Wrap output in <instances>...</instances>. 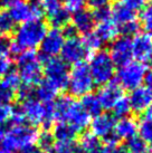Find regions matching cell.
Listing matches in <instances>:
<instances>
[{"label":"cell","mask_w":152,"mask_h":153,"mask_svg":"<svg viewBox=\"0 0 152 153\" xmlns=\"http://www.w3.org/2000/svg\"><path fill=\"white\" fill-rule=\"evenodd\" d=\"M47 33L46 22L42 19H33L22 22L13 31L10 42V54L18 55L22 51L36 49Z\"/></svg>","instance_id":"1"},{"label":"cell","mask_w":152,"mask_h":153,"mask_svg":"<svg viewBox=\"0 0 152 153\" xmlns=\"http://www.w3.org/2000/svg\"><path fill=\"white\" fill-rule=\"evenodd\" d=\"M53 108L55 121L67 123L78 133L89 126L92 119L82 107L80 101H76L73 96L56 98L53 102Z\"/></svg>","instance_id":"2"},{"label":"cell","mask_w":152,"mask_h":153,"mask_svg":"<svg viewBox=\"0 0 152 153\" xmlns=\"http://www.w3.org/2000/svg\"><path fill=\"white\" fill-rule=\"evenodd\" d=\"M37 128L30 124H11L7 128L1 144V149L10 152L25 151L28 148L35 145L38 137Z\"/></svg>","instance_id":"3"},{"label":"cell","mask_w":152,"mask_h":153,"mask_svg":"<svg viewBox=\"0 0 152 153\" xmlns=\"http://www.w3.org/2000/svg\"><path fill=\"white\" fill-rule=\"evenodd\" d=\"M17 73L24 85L36 86L42 79V64L35 49L22 51L16 57Z\"/></svg>","instance_id":"4"},{"label":"cell","mask_w":152,"mask_h":153,"mask_svg":"<svg viewBox=\"0 0 152 153\" xmlns=\"http://www.w3.org/2000/svg\"><path fill=\"white\" fill-rule=\"evenodd\" d=\"M25 117L30 125H40L44 130H48L55 122L53 103H42L35 97L26 100L19 105Z\"/></svg>","instance_id":"5"},{"label":"cell","mask_w":152,"mask_h":153,"mask_svg":"<svg viewBox=\"0 0 152 153\" xmlns=\"http://www.w3.org/2000/svg\"><path fill=\"white\" fill-rule=\"evenodd\" d=\"M87 67L94 84L103 86L113 79L116 66L111 58L109 51H97L89 57Z\"/></svg>","instance_id":"6"},{"label":"cell","mask_w":152,"mask_h":153,"mask_svg":"<svg viewBox=\"0 0 152 153\" xmlns=\"http://www.w3.org/2000/svg\"><path fill=\"white\" fill-rule=\"evenodd\" d=\"M94 86L95 84L87 65L84 63L74 65L68 74L66 87L73 97H83L86 94L92 93Z\"/></svg>","instance_id":"7"},{"label":"cell","mask_w":152,"mask_h":153,"mask_svg":"<svg viewBox=\"0 0 152 153\" xmlns=\"http://www.w3.org/2000/svg\"><path fill=\"white\" fill-rule=\"evenodd\" d=\"M148 73L147 64L140 63L138 60H131L123 66H120L118 71V84L123 89L133 91L142 86Z\"/></svg>","instance_id":"8"},{"label":"cell","mask_w":152,"mask_h":153,"mask_svg":"<svg viewBox=\"0 0 152 153\" xmlns=\"http://www.w3.org/2000/svg\"><path fill=\"white\" fill-rule=\"evenodd\" d=\"M42 74L45 75V79L51 83L57 91H64L67 87L68 81V65L62 58L51 57L42 60Z\"/></svg>","instance_id":"9"},{"label":"cell","mask_w":152,"mask_h":153,"mask_svg":"<svg viewBox=\"0 0 152 153\" xmlns=\"http://www.w3.org/2000/svg\"><path fill=\"white\" fill-rule=\"evenodd\" d=\"M8 13L16 24L42 19L44 11L39 0H16L8 8Z\"/></svg>","instance_id":"10"},{"label":"cell","mask_w":152,"mask_h":153,"mask_svg":"<svg viewBox=\"0 0 152 153\" xmlns=\"http://www.w3.org/2000/svg\"><path fill=\"white\" fill-rule=\"evenodd\" d=\"M115 123H116V119L112 114L101 113L91 120L89 133H92L100 141H104L105 143L118 142L114 134Z\"/></svg>","instance_id":"11"},{"label":"cell","mask_w":152,"mask_h":153,"mask_svg":"<svg viewBox=\"0 0 152 153\" xmlns=\"http://www.w3.org/2000/svg\"><path fill=\"white\" fill-rule=\"evenodd\" d=\"M60 56L66 64L74 66L82 64L89 56V53L85 48L82 38H78L77 36H72L65 39L63 48L60 51Z\"/></svg>","instance_id":"12"},{"label":"cell","mask_w":152,"mask_h":153,"mask_svg":"<svg viewBox=\"0 0 152 153\" xmlns=\"http://www.w3.org/2000/svg\"><path fill=\"white\" fill-rule=\"evenodd\" d=\"M64 42H65V36L60 29L53 28L51 30H47L45 37L39 45L40 54H38V55H39L40 62L46 58L57 57V55L60 54Z\"/></svg>","instance_id":"13"},{"label":"cell","mask_w":152,"mask_h":153,"mask_svg":"<svg viewBox=\"0 0 152 153\" xmlns=\"http://www.w3.org/2000/svg\"><path fill=\"white\" fill-rule=\"evenodd\" d=\"M109 54L115 66H118V67L131 62L133 58L131 39L127 36H122V37H118L116 39H114L111 44Z\"/></svg>","instance_id":"14"},{"label":"cell","mask_w":152,"mask_h":153,"mask_svg":"<svg viewBox=\"0 0 152 153\" xmlns=\"http://www.w3.org/2000/svg\"><path fill=\"white\" fill-rule=\"evenodd\" d=\"M132 56L140 63L147 64L152 60V36L138 33L131 39Z\"/></svg>","instance_id":"15"},{"label":"cell","mask_w":152,"mask_h":153,"mask_svg":"<svg viewBox=\"0 0 152 153\" xmlns=\"http://www.w3.org/2000/svg\"><path fill=\"white\" fill-rule=\"evenodd\" d=\"M96 96L103 110H112L115 103L124 95L123 88L118 85V82L111 81L98 89Z\"/></svg>","instance_id":"16"},{"label":"cell","mask_w":152,"mask_h":153,"mask_svg":"<svg viewBox=\"0 0 152 153\" xmlns=\"http://www.w3.org/2000/svg\"><path fill=\"white\" fill-rule=\"evenodd\" d=\"M127 100L131 111L136 114H141L152 105V92L147 86H139L131 91Z\"/></svg>","instance_id":"17"},{"label":"cell","mask_w":152,"mask_h":153,"mask_svg":"<svg viewBox=\"0 0 152 153\" xmlns=\"http://www.w3.org/2000/svg\"><path fill=\"white\" fill-rule=\"evenodd\" d=\"M114 134L116 140L129 141L138 136V122L132 116H125L118 119L115 123Z\"/></svg>","instance_id":"18"},{"label":"cell","mask_w":152,"mask_h":153,"mask_svg":"<svg viewBox=\"0 0 152 153\" xmlns=\"http://www.w3.org/2000/svg\"><path fill=\"white\" fill-rule=\"evenodd\" d=\"M111 13V18L113 20L116 26L120 28H122L124 26H127V24H131L133 22H136V15L135 11L130 9L127 6L123 4L122 1H118L112 6V8L110 9Z\"/></svg>","instance_id":"19"},{"label":"cell","mask_w":152,"mask_h":153,"mask_svg":"<svg viewBox=\"0 0 152 153\" xmlns=\"http://www.w3.org/2000/svg\"><path fill=\"white\" fill-rule=\"evenodd\" d=\"M96 28H95V34L97 37L101 39V42L104 43H112L114 39H116L120 34V29L116 26V24L112 20V18L107 17L101 20H97Z\"/></svg>","instance_id":"20"},{"label":"cell","mask_w":152,"mask_h":153,"mask_svg":"<svg viewBox=\"0 0 152 153\" xmlns=\"http://www.w3.org/2000/svg\"><path fill=\"white\" fill-rule=\"evenodd\" d=\"M73 28L75 29L76 33H82V34H87L92 31L94 25H95V19L92 13L89 10H80L78 13H74L73 16Z\"/></svg>","instance_id":"21"},{"label":"cell","mask_w":152,"mask_h":153,"mask_svg":"<svg viewBox=\"0 0 152 153\" xmlns=\"http://www.w3.org/2000/svg\"><path fill=\"white\" fill-rule=\"evenodd\" d=\"M58 91L48 83L46 79H42V82L34 86V97L42 103H53L57 97Z\"/></svg>","instance_id":"22"},{"label":"cell","mask_w":152,"mask_h":153,"mask_svg":"<svg viewBox=\"0 0 152 153\" xmlns=\"http://www.w3.org/2000/svg\"><path fill=\"white\" fill-rule=\"evenodd\" d=\"M77 134L78 132L64 122H57L51 131V135L55 142H72V141H75Z\"/></svg>","instance_id":"23"},{"label":"cell","mask_w":152,"mask_h":153,"mask_svg":"<svg viewBox=\"0 0 152 153\" xmlns=\"http://www.w3.org/2000/svg\"><path fill=\"white\" fill-rule=\"evenodd\" d=\"M78 146L82 153H102L104 144L92 133H84L80 140Z\"/></svg>","instance_id":"24"},{"label":"cell","mask_w":152,"mask_h":153,"mask_svg":"<svg viewBox=\"0 0 152 153\" xmlns=\"http://www.w3.org/2000/svg\"><path fill=\"white\" fill-rule=\"evenodd\" d=\"M80 103L85 112L89 115L91 119H93L94 116H96V115L101 114L102 111H103L101 104L97 100V96L92 93L86 94L83 97H80Z\"/></svg>","instance_id":"25"},{"label":"cell","mask_w":152,"mask_h":153,"mask_svg":"<svg viewBox=\"0 0 152 153\" xmlns=\"http://www.w3.org/2000/svg\"><path fill=\"white\" fill-rule=\"evenodd\" d=\"M138 134L145 144L152 145V116L143 114L138 123Z\"/></svg>","instance_id":"26"},{"label":"cell","mask_w":152,"mask_h":153,"mask_svg":"<svg viewBox=\"0 0 152 153\" xmlns=\"http://www.w3.org/2000/svg\"><path fill=\"white\" fill-rule=\"evenodd\" d=\"M47 18H48V22H49L51 26L55 29H60V28L67 27L71 22V19H72L71 13L64 7H62L58 11H56L55 13H53Z\"/></svg>","instance_id":"27"},{"label":"cell","mask_w":152,"mask_h":153,"mask_svg":"<svg viewBox=\"0 0 152 153\" xmlns=\"http://www.w3.org/2000/svg\"><path fill=\"white\" fill-rule=\"evenodd\" d=\"M16 29V22L10 17L8 11L1 10L0 11V37L8 38L10 35L13 34Z\"/></svg>","instance_id":"28"},{"label":"cell","mask_w":152,"mask_h":153,"mask_svg":"<svg viewBox=\"0 0 152 153\" xmlns=\"http://www.w3.org/2000/svg\"><path fill=\"white\" fill-rule=\"evenodd\" d=\"M47 153H82L78 143L72 142H55Z\"/></svg>","instance_id":"29"},{"label":"cell","mask_w":152,"mask_h":153,"mask_svg":"<svg viewBox=\"0 0 152 153\" xmlns=\"http://www.w3.org/2000/svg\"><path fill=\"white\" fill-rule=\"evenodd\" d=\"M140 18H141V25L143 27L145 34L152 36V0L144 4Z\"/></svg>","instance_id":"30"},{"label":"cell","mask_w":152,"mask_h":153,"mask_svg":"<svg viewBox=\"0 0 152 153\" xmlns=\"http://www.w3.org/2000/svg\"><path fill=\"white\" fill-rule=\"evenodd\" d=\"M82 42H83L85 48L87 49L89 54L100 51L102 45H103L101 39L97 37V35L94 31H89L87 34H84L83 38H82Z\"/></svg>","instance_id":"31"},{"label":"cell","mask_w":152,"mask_h":153,"mask_svg":"<svg viewBox=\"0 0 152 153\" xmlns=\"http://www.w3.org/2000/svg\"><path fill=\"white\" fill-rule=\"evenodd\" d=\"M113 111V116L115 119H122L125 116H129L131 113V107H130V103L127 96H122L115 103V105L112 107Z\"/></svg>","instance_id":"32"},{"label":"cell","mask_w":152,"mask_h":153,"mask_svg":"<svg viewBox=\"0 0 152 153\" xmlns=\"http://www.w3.org/2000/svg\"><path fill=\"white\" fill-rule=\"evenodd\" d=\"M54 143H55V140L51 135V132H49L48 130H44L40 133H38L36 144H37L39 149H42L45 153H47L51 149Z\"/></svg>","instance_id":"33"},{"label":"cell","mask_w":152,"mask_h":153,"mask_svg":"<svg viewBox=\"0 0 152 153\" xmlns=\"http://www.w3.org/2000/svg\"><path fill=\"white\" fill-rule=\"evenodd\" d=\"M125 148H127L129 153H148L149 152L148 145L145 144L139 136H135V137H133L131 140L127 141Z\"/></svg>","instance_id":"34"},{"label":"cell","mask_w":152,"mask_h":153,"mask_svg":"<svg viewBox=\"0 0 152 153\" xmlns=\"http://www.w3.org/2000/svg\"><path fill=\"white\" fill-rule=\"evenodd\" d=\"M39 4L42 6L44 13H46L47 17L58 11L63 7L62 0H39Z\"/></svg>","instance_id":"35"},{"label":"cell","mask_w":152,"mask_h":153,"mask_svg":"<svg viewBox=\"0 0 152 153\" xmlns=\"http://www.w3.org/2000/svg\"><path fill=\"white\" fill-rule=\"evenodd\" d=\"M16 96V91L13 89L8 84H6L2 79L0 81V103L10 104Z\"/></svg>","instance_id":"36"},{"label":"cell","mask_w":152,"mask_h":153,"mask_svg":"<svg viewBox=\"0 0 152 153\" xmlns=\"http://www.w3.org/2000/svg\"><path fill=\"white\" fill-rule=\"evenodd\" d=\"M87 4V0H63V7L69 13H76L83 10Z\"/></svg>","instance_id":"37"},{"label":"cell","mask_w":152,"mask_h":153,"mask_svg":"<svg viewBox=\"0 0 152 153\" xmlns=\"http://www.w3.org/2000/svg\"><path fill=\"white\" fill-rule=\"evenodd\" d=\"M13 106L7 103H0V124H7L11 119Z\"/></svg>","instance_id":"38"},{"label":"cell","mask_w":152,"mask_h":153,"mask_svg":"<svg viewBox=\"0 0 152 153\" xmlns=\"http://www.w3.org/2000/svg\"><path fill=\"white\" fill-rule=\"evenodd\" d=\"M13 63L9 58V56L0 57V77H4L7 74L13 71Z\"/></svg>","instance_id":"39"},{"label":"cell","mask_w":152,"mask_h":153,"mask_svg":"<svg viewBox=\"0 0 152 153\" xmlns=\"http://www.w3.org/2000/svg\"><path fill=\"white\" fill-rule=\"evenodd\" d=\"M102 153H129V152H127V148L124 145L118 144V142H114V143H105Z\"/></svg>","instance_id":"40"},{"label":"cell","mask_w":152,"mask_h":153,"mask_svg":"<svg viewBox=\"0 0 152 153\" xmlns=\"http://www.w3.org/2000/svg\"><path fill=\"white\" fill-rule=\"evenodd\" d=\"M139 22H138V20L136 22H131V24H127V26H124V27H122V28H120V31L121 33H123L124 34V36H127V37H129V36H134L135 34H138V31H139Z\"/></svg>","instance_id":"41"},{"label":"cell","mask_w":152,"mask_h":153,"mask_svg":"<svg viewBox=\"0 0 152 153\" xmlns=\"http://www.w3.org/2000/svg\"><path fill=\"white\" fill-rule=\"evenodd\" d=\"M112 0H87V4L94 11L100 10V9L109 8Z\"/></svg>","instance_id":"42"},{"label":"cell","mask_w":152,"mask_h":153,"mask_svg":"<svg viewBox=\"0 0 152 153\" xmlns=\"http://www.w3.org/2000/svg\"><path fill=\"white\" fill-rule=\"evenodd\" d=\"M147 1L148 0H122V2L125 6H127L130 9L132 10H140V9H142L144 7V4H147Z\"/></svg>","instance_id":"43"},{"label":"cell","mask_w":152,"mask_h":153,"mask_svg":"<svg viewBox=\"0 0 152 153\" xmlns=\"http://www.w3.org/2000/svg\"><path fill=\"white\" fill-rule=\"evenodd\" d=\"M10 54V40L4 37H0V57H6Z\"/></svg>","instance_id":"44"},{"label":"cell","mask_w":152,"mask_h":153,"mask_svg":"<svg viewBox=\"0 0 152 153\" xmlns=\"http://www.w3.org/2000/svg\"><path fill=\"white\" fill-rule=\"evenodd\" d=\"M144 82L147 83V87L152 92V71L147 73V76H145Z\"/></svg>","instance_id":"45"},{"label":"cell","mask_w":152,"mask_h":153,"mask_svg":"<svg viewBox=\"0 0 152 153\" xmlns=\"http://www.w3.org/2000/svg\"><path fill=\"white\" fill-rule=\"evenodd\" d=\"M16 0H0V9H8Z\"/></svg>","instance_id":"46"},{"label":"cell","mask_w":152,"mask_h":153,"mask_svg":"<svg viewBox=\"0 0 152 153\" xmlns=\"http://www.w3.org/2000/svg\"><path fill=\"white\" fill-rule=\"evenodd\" d=\"M22 153H45V152H44L42 149H39L37 145H36V146L33 145V146L28 148V149L25 150V151H22Z\"/></svg>","instance_id":"47"},{"label":"cell","mask_w":152,"mask_h":153,"mask_svg":"<svg viewBox=\"0 0 152 153\" xmlns=\"http://www.w3.org/2000/svg\"><path fill=\"white\" fill-rule=\"evenodd\" d=\"M7 126H6V124H0V143L2 142L4 140V135H6V132H7Z\"/></svg>","instance_id":"48"},{"label":"cell","mask_w":152,"mask_h":153,"mask_svg":"<svg viewBox=\"0 0 152 153\" xmlns=\"http://www.w3.org/2000/svg\"><path fill=\"white\" fill-rule=\"evenodd\" d=\"M143 114H148V115H150V116H152V105L150 107H149V108L147 111H145V112H144Z\"/></svg>","instance_id":"49"},{"label":"cell","mask_w":152,"mask_h":153,"mask_svg":"<svg viewBox=\"0 0 152 153\" xmlns=\"http://www.w3.org/2000/svg\"><path fill=\"white\" fill-rule=\"evenodd\" d=\"M0 153H13V152H10V151H7V150H4V149H0Z\"/></svg>","instance_id":"50"},{"label":"cell","mask_w":152,"mask_h":153,"mask_svg":"<svg viewBox=\"0 0 152 153\" xmlns=\"http://www.w3.org/2000/svg\"><path fill=\"white\" fill-rule=\"evenodd\" d=\"M148 153H152V149L151 150H150V151H149V152Z\"/></svg>","instance_id":"51"}]
</instances>
